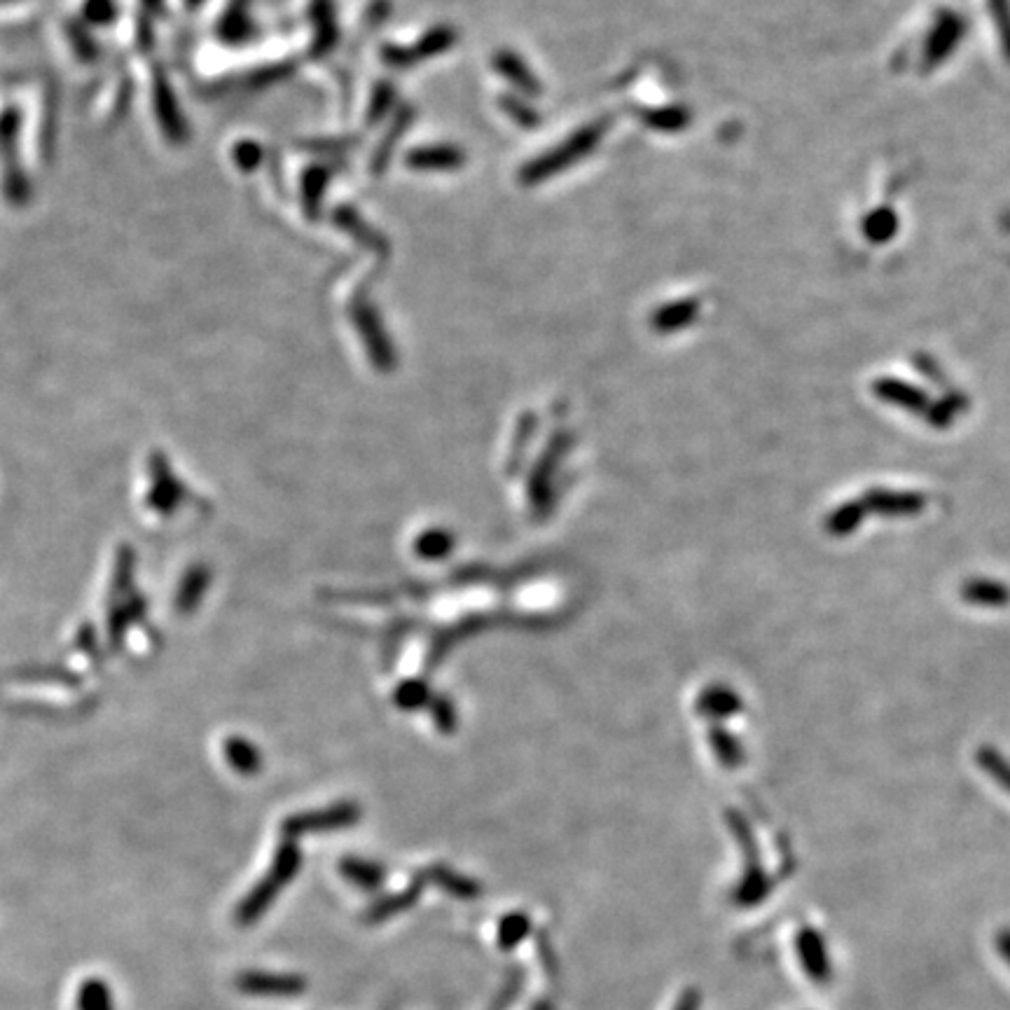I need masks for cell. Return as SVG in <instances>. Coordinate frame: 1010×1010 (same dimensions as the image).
I'll use <instances>...</instances> for the list:
<instances>
[{
  "label": "cell",
  "instance_id": "cell-1",
  "mask_svg": "<svg viewBox=\"0 0 1010 1010\" xmlns=\"http://www.w3.org/2000/svg\"><path fill=\"white\" fill-rule=\"evenodd\" d=\"M295 866H297L295 856H290V859H279V863H276V868L272 870V875H269L267 880L260 884V887H255L251 891V896H248L246 901L241 903V908L237 912V922L244 924V926L258 922L262 912H265L269 908V905H272L274 896L279 894V889H283V884H286L288 877L293 875Z\"/></svg>",
  "mask_w": 1010,
  "mask_h": 1010
},
{
  "label": "cell",
  "instance_id": "cell-2",
  "mask_svg": "<svg viewBox=\"0 0 1010 1010\" xmlns=\"http://www.w3.org/2000/svg\"><path fill=\"white\" fill-rule=\"evenodd\" d=\"M239 989L253 996H295L302 994L304 980L297 975L274 973H246L239 978Z\"/></svg>",
  "mask_w": 1010,
  "mask_h": 1010
},
{
  "label": "cell",
  "instance_id": "cell-3",
  "mask_svg": "<svg viewBox=\"0 0 1010 1010\" xmlns=\"http://www.w3.org/2000/svg\"><path fill=\"white\" fill-rule=\"evenodd\" d=\"M78 1006L80 1010H115L110 989L106 982L101 980H87L85 985L80 987Z\"/></svg>",
  "mask_w": 1010,
  "mask_h": 1010
},
{
  "label": "cell",
  "instance_id": "cell-4",
  "mask_svg": "<svg viewBox=\"0 0 1010 1010\" xmlns=\"http://www.w3.org/2000/svg\"><path fill=\"white\" fill-rule=\"evenodd\" d=\"M529 931V919L527 915H510L505 917L501 926H498V943L501 947H515L520 940L527 936Z\"/></svg>",
  "mask_w": 1010,
  "mask_h": 1010
},
{
  "label": "cell",
  "instance_id": "cell-5",
  "mask_svg": "<svg viewBox=\"0 0 1010 1010\" xmlns=\"http://www.w3.org/2000/svg\"><path fill=\"white\" fill-rule=\"evenodd\" d=\"M966 597L975 601V604H999L1006 597V590L996 583H973L966 590Z\"/></svg>",
  "mask_w": 1010,
  "mask_h": 1010
},
{
  "label": "cell",
  "instance_id": "cell-6",
  "mask_svg": "<svg viewBox=\"0 0 1010 1010\" xmlns=\"http://www.w3.org/2000/svg\"><path fill=\"white\" fill-rule=\"evenodd\" d=\"M347 875L351 877V882L361 884V887H377L379 880H382V873L375 866H363V863H351V866L344 868Z\"/></svg>",
  "mask_w": 1010,
  "mask_h": 1010
},
{
  "label": "cell",
  "instance_id": "cell-7",
  "mask_svg": "<svg viewBox=\"0 0 1010 1010\" xmlns=\"http://www.w3.org/2000/svg\"><path fill=\"white\" fill-rule=\"evenodd\" d=\"M414 891H410V894H403V896H393L391 901H386V903H379L377 908H372L370 910V919H375V922H379V919H386L391 915V912H398V910H405L407 905L414 903Z\"/></svg>",
  "mask_w": 1010,
  "mask_h": 1010
},
{
  "label": "cell",
  "instance_id": "cell-8",
  "mask_svg": "<svg viewBox=\"0 0 1010 1010\" xmlns=\"http://www.w3.org/2000/svg\"><path fill=\"white\" fill-rule=\"evenodd\" d=\"M674 1010H700V996H697L695 989H688V992L679 999V1003H676Z\"/></svg>",
  "mask_w": 1010,
  "mask_h": 1010
}]
</instances>
